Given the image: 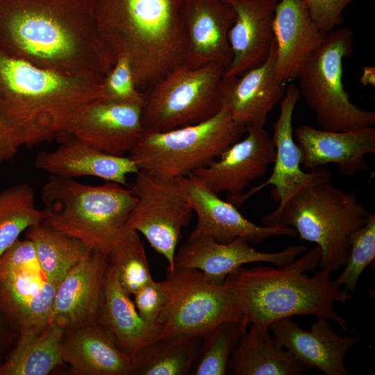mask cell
Wrapping results in <instances>:
<instances>
[{"label": "cell", "mask_w": 375, "mask_h": 375, "mask_svg": "<svg viewBox=\"0 0 375 375\" xmlns=\"http://www.w3.org/2000/svg\"><path fill=\"white\" fill-rule=\"evenodd\" d=\"M0 50L69 75L107 72L94 0H0Z\"/></svg>", "instance_id": "obj_1"}, {"label": "cell", "mask_w": 375, "mask_h": 375, "mask_svg": "<svg viewBox=\"0 0 375 375\" xmlns=\"http://www.w3.org/2000/svg\"><path fill=\"white\" fill-rule=\"evenodd\" d=\"M94 10L107 72L126 58L142 92L186 63L181 0H94Z\"/></svg>", "instance_id": "obj_2"}, {"label": "cell", "mask_w": 375, "mask_h": 375, "mask_svg": "<svg viewBox=\"0 0 375 375\" xmlns=\"http://www.w3.org/2000/svg\"><path fill=\"white\" fill-rule=\"evenodd\" d=\"M103 77L73 76L0 50V119L28 147L64 137L101 96Z\"/></svg>", "instance_id": "obj_3"}, {"label": "cell", "mask_w": 375, "mask_h": 375, "mask_svg": "<svg viewBox=\"0 0 375 375\" xmlns=\"http://www.w3.org/2000/svg\"><path fill=\"white\" fill-rule=\"evenodd\" d=\"M320 256L317 245L283 267L243 265L229 274L224 284L249 326L269 328L281 319L312 315L333 321L347 331V320L336 312L334 304L346 305L352 296L335 285L329 271L316 272Z\"/></svg>", "instance_id": "obj_4"}, {"label": "cell", "mask_w": 375, "mask_h": 375, "mask_svg": "<svg viewBox=\"0 0 375 375\" xmlns=\"http://www.w3.org/2000/svg\"><path fill=\"white\" fill-rule=\"evenodd\" d=\"M42 224L108 256L125 230L137 202L130 188L106 181L101 185L50 176L43 185Z\"/></svg>", "instance_id": "obj_5"}, {"label": "cell", "mask_w": 375, "mask_h": 375, "mask_svg": "<svg viewBox=\"0 0 375 375\" xmlns=\"http://www.w3.org/2000/svg\"><path fill=\"white\" fill-rule=\"evenodd\" d=\"M370 214L354 193L323 182L301 190L282 208L262 217L261 222L290 226L301 240L315 243L321 250L318 267L332 274L345 265L349 238Z\"/></svg>", "instance_id": "obj_6"}, {"label": "cell", "mask_w": 375, "mask_h": 375, "mask_svg": "<svg viewBox=\"0 0 375 375\" xmlns=\"http://www.w3.org/2000/svg\"><path fill=\"white\" fill-rule=\"evenodd\" d=\"M246 133L222 106L199 123L166 131L144 130L128 156L139 170L177 178L208 166Z\"/></svg>", "instance_id": "obj_7"}, {"label": "cell", "mask_w": 375, "mask_h": 375, "mask_svg": "<svg viewBox=\"0 0 375 375\" xmlns=\"http://www.w3.org/2000/svg\"><path fill=\"white\" fill-rule=\"evenodd\" d=\"M353 39L347 27L328 33L297 78L300 95L322 129L344 131L375 124V112L354 105L342 83L343 60L352 54Z\"/></svg>", "instance_id": "obj_8"}, {"label": "cell", "mask_w": 375, "mask_h": 375, "mask_svg": "<svg viewBox=\"0 0 375 375\" xmlns=\"http://www.w3.org/2000/svg\"><path fill=\"white\" fill-rule=\"evenodd\" d=\"M225 67L210 63L179 66L146 93L142 107L144 130L166 131L194 124L222 108L221 82Z\"/></svg>", "instance_id": "obj_9"}, {"label": "cell", "mask_w": 375, "mask_h": 375, "mask_svg": "<svg viewBox=\"0 0 375 375\" xmlns=\"http://www.w3.org/2000/svg\"><path fill=\"white\" fill-rule=\"evenodd\" d=\"M164 281L170 299L159 323L158 338H203L222 322L244 319L228 287L210 282L198 269L167 268Z\"/></svg>", "instance_id": "obj_10"}, {"label": "cell", "mask_w": 375, "mask_h": 375, "mask_svg": "<svg viewBox=\"0 0 375 375\" xmlns=\"http://www.w3.org/2000/svg\"><path fill=\"white\" fill-rule=\"evenodd\" d=\"M135 175L130 189L137 202L125 228L143 235L167 261V269L173 271L181 232L188 224L193 210L178 178H161L142 170Z\"/></svg>", "instance_id": "obj_11"}, {"label": "cell", "mask_w": 375, "mask_h": 375, "mask_svg": "<svg viewBox=\"0 0 375 375\" xmlns=\"http://www.w3.org/2000/svg\"><path fill=\"white\" fill-rule=\"evenodd\" d=\"M56 288L41 269L28 239H18L0 256V299L17 332L51 322Z\"/></svg>", "instance_id": "obj_12"}, {"label": "cell", "mask_w": 375, "mask_h": 375, "mask_svg": "<svg viewBox=\"0 0 375 375\" xmlns=\"http://www.w3.org/2000/svg\"><path fill=\"white\" fill-rule=\"evenodd\" d=\"M246 134L208 166L191 174L217 194L228 192L226 201L235 206L242 205L244 189L263 176L275 158L274 144L264 127L247 128Z\"/></svg>", "instance_id": "obj_13"}, {"label": "cell", "mask_w": 375, "mask_h": 375, "mask_svg": "<svg viewBox=\"0 0 375 375\" xmlns=\"http://www.w3.org/2000/svg\"><path fill=\"white\" fill-rule=\"evenodd\" d=\"M300 97L298 87L290 83L279 103L278 117L273 124L271 139L275 147V158L272 172L265 181L244 193L242 204L251 195L272 185V197L278 203L276 208H281L306 187L330 181L331 173L326 168L319 167L308 172L301 168V151L294 142L292 126L293 114Z\"/></svg>", "instance_id": "obj_14"}, {"label": "cell", "mask_w": 375, "mask_h": 375, "mask_svg": "<svg viewBox=\"0 0 375 375\" xmlns=\"http://www.w3.org/2000/svg\"><path fill=\"white\" fill-rule=\"evenodd\" d=\"M178 179L185 199L197 217V224L188 238L206 235L222 243L242 238L259 244L275 236L297 235L290 226H260L248 220L235 205L219 198L191 174Z\"/></svg>", "instance_id": "obj_15"}, {"label": "cell", "mask_w": 375, "mask_h": 375, "mask_svg": "<svg viewBox=\"0 0 375 375\" xmlns=\"http://www.w3.org/2000/svg\"><path fill=\"white\" fill-rule=\"evenodd\" d=\"M249 243L242 238L227 243L206 235L188 238L176 253L174 269H198L210 282L222 285L229 274L245 264L269 262L283 267L307 250L306 246L297 244L279 251L261 252Z\"/></svg>", "instance_id": "obj_16"}, {"label": "cell", "mask_w": 375, "mask_h": 375, "mask_svg": "<svg viewBox=\"0 0 375 375\" xmlns=\"http://www.w3.org/2000/svg\"><path fill=\"white\" fill-rule=\"evenodd\" d=\"M108 257L90 249L58 285L51 322L65 331L96 322L103 297Z\"/></svg>", "instance_id": "obj_17"}, {"label": "cell", "mask_w": 375, "mask_h": 375, "mask_svg": "<svg viewBox=\"0 0 375 375\" xmlns=\"http://www.w3.org/2000/svg\"><path fill=\"white\" fill-rule=\"evenodd\" d=\"M301 151V166L308 170L335 163L340 173L354 176L368 169L365 156L375 153V128L362 126L344 131L298 126L293 130Z\"/></svg>", "instance_id": "obj_18"}, {"label": "cell", "mask_w": 375, "mask_h": 375, "mask_svg": "<svg viewBox=\"0 0 375 375\" xmlns=\"http://www.w3.org/2000/svg\"><path fill=\"white\" fill-rule=\"evenodd\" d=\"M276 44L273 40L267 59L240 76H223L222 106L244 126L265 127L269 114L285 95V85L275 76Z\"/></svg>", "instance_id": "obj_19"}, {"label": "cell", "mask_w": 375, "mask_h": 375, "mask_svg": "<svg viewBox=\"0 0 375 375\" xmlns=\"http://www.w3.org/2000/svg\"><path fill=\"white\" fill-rule=\"evenodd\" d=\"M142 107L99 99L79 115L68 135L108 154L125 156L135 147L144 130Z\"/></svg>", "instance_id": "obj_20"}, {"label": "cell", "mask_w": 375, "mask_h": 375, "mask_svg": "<svg viewBox=\"0 0 375 375\" xmlns=\"http://www.w3.org/2000/svg\"><path fill=\"white\" fill-rule=\"evenodd\" d=\"M188 38L186 63L198 67L217 63L226 68L232 58L228 34L235 17L223 0H181Z\"/></svg>", "instance_id": "obj_21"}, {"label": "cell", "mask_w": 375, "mask_h": 375, "mask_svg": "<svg viewBox=\"0 0 375 375\" xmlns=\"http://www.w3.org/2000/svg\"><path fill=\"white\" fill-rule=\"evenodd\" d=\"M276 44L275 76L284 85L297 79L304 64L326 35L312 19L304 0L277 2L272 24Z\"/></svg>", "instance_id": "obj_22"}, {"label": "cell", "mask_w": 375, "mask_h": 375, "mask_svg": "<svg viewBox=\"0 0 375 375\" xmlns=\"http://www.w3.org/2000/svg\"><path fill=\"white\" fill-rule=\"evenodd\" d=\"M269 329L307 369L317 368L326 375H347L345 356L361 340L358 336L339 335L324 317H317L310 331L302 329L290 318L274 322Z\"/></svg>", "instance_id": "obj_23"}, {"label": "cell", "mask_w": 375, "mask_h": 375, "mask_svg": "<svg viewBox=\"0 0 375 375\" xmlns=\"http://www.w3.org/2000/svg\"><path fill=\"white\" fill-rule=\"evenodd\" d=\"M235 14L228 38L231 63L224 76H240L261 65L274 40L273 20L276 0H223Z\"/></svg>", "instance_id": "obj_24"}, {"label": "cell", "mask_w": 375, "mask_h": 375, "mask_svg": "<svg viewBox=\"0 0 375 375\" xmlns=\"http://www.w3.org/2000/svg\"><path fill=\"white\" fill-rule=\"evenodd\" d=\"M53 151H43L34 160L36 168L51 176L74 178L92 176L125 186L127 177L139 169L129 156L105 153L72 135Z\"/></svg>", "instance_id": "obj_25"}, {"label": "cell", "mask_w": 375, "mask_h": 375, "mask_svg": "<svg viewBox=\"0 0 375 375\" xmlns=\"http://www.w3.org/2000/svg\"><path fill=\"white\" fill-rule=\"evenodd\" d=\"M130 296L122 287L115 269L108 263L96 322L132 360L143 348L158 338L160 329L140 317Z\"/></svg>", "instance_id": "obj_26"}, {"label": "cell", "mask_w": 375, "mask_h": 375, "mask_svg": "<svg viewBox=\"0 0 375 375\" xmlns=\"http://www.w3.org/2000/svg\"><path fill=\"white\" fill-rule=\"evenodd\" d=\"M61 356L76 375H130L131 360L96 322L64 332Z\"/></svg>", "instance_id": "obj_27"}, {"label": "cell", "mask_w": 375, "mask_h": 375, "mask_svg": "<svg viewBox=\"0 0 375 375\" xmlns=\"http://www.w3.org/2000/svg\"><path fill=\"white\" fill-rule=\"evenodd\" d=\"M228 365L235 375H299L307 367L282 346L267 328L249 325Z\"/></svg>", "instance_id": "obj_28"}, {"label": "cell", "mask_w": 375, "mask_h": 375, "mask_svg": "<svg viewBox=\"0 0 375 375\" xmlns=\"http://www.w3.org/2000/svg\"><path fill=\"white\" fill-rule=\"evenodd\" d=\"M63 334L52 322L20 329L15 344L0 365V375H47L65 365L61 356Z\"/></svg>", "instance_id": "obj_29"}, {"label": "cell", "mask_w": 375, "mask_h": 375, "mask_svg": "<svg viewBox=\"0 0 375 375\" xmlns=\"http://www.w3.org/2000/svg\"><path fill=\"white\" fill-rule=\"evenodd\" d=\"M202 338L174 335L158 338L131 360L130 375H185L192 370Z\"/></svg>", "instance_id": "obj_30"}, {"label": "cell", "mask_w": 375, "mask_h": 375, "mask_svg": "<svg viewBox=\"0 0 375 375\" xmlns=\"http://www.w3.org/2000/svg\"><path fill=\"white\" fill-rule=\"evenodd\" d=\"M25 235L34 246L46 278L56 287L90 249L81 241L42 223L28 228Z\"/></svg>", "instance_id": "obj_31"}, {"label": "cell", "mask_w": 375, "mask_h": 375, "mask_svg": "<svg viewBox=\"0 0 375 375\" xmlns=\"http://www.w3.org/2000/svg\"><path fill=\"white\" fill-rule=\"evenodd\" d=\"M33 188L20 183L0 191V256L28 228L42 222Z\"/></svg>", "instance_id": "obj_32"}, {"label": "cell", "mask_w": 375, "mask_h": 375, "mask_svg": "<svg viewBox=\"0 0 375 375\" xmlns=\"http://www.w3.org/2000/svg\"><path fill=\"white\" fill-rule=\"evenodd\" d=\"M249 324L244 319L230 320L215 326L202 339L192 368L194 375H224L230 358Z\"/></svg>", "instance_id": "obj_33"}, {"label": "cell", "mask_w": 375, "mask_h": 375, "mask_svg": "<svg viewBox=\"0 0 375 375\" xmlns=\"http://www.w3.org/2000/svg\"><path fill=\"white\" fill-rule=\"evenodd\" d=\"M107 257L122 287L130 295L153 280L144 243L136 231L125 228Z\"/></svg>", "instance_id": "obj_34"}, {"label": "cell", "mask_w": 375, "mask_h": 375, "mask_svg": "<svg viewBox=\"0 0 375 375\" xmlns=\"http://www.w3.org/2000/svg\"><path fill=\"white\" fill-rule=\"evenodd\" d=\"M349 253L344 269L335 279V286L352 292L365 269L375 260V215L349 238Z\"/></svg>", "instance_id": "obj_35"}, {"label": "cell", "mask_w": 375, "mask_h": 375, "mask_svg": "<svg viewBox=\"0 0 375 375\" xmlns=\"http://www.w3.org/2000/svg\"><path fill=\"white\" fill-rule=\"evenodd\" d=\"M144 98L145 93L138 89L128 60L117 58L103 77L100 99L142 106Z\"/></svg>", "instance_id": "obj_36"}, {"label": "cell", "mask_w": 375, "mask_h": 375, "mask_svg": "<svg viewBox=\"0 0 375 375\" xmlns=\"http://www.w3.org/2000/svg\"><path fill=\"white\" fill-rule=\"evenodd\" d=\"M133 296V303L140 317L149 324L160 327V319L170 299L165 281H156L153 279Z\"/></svg>", "instance_id": "obj_37"}, {"label": "cell", "mask_w": 375, "mask_h": 375, "mask_svg": "<svg viewBox=\"0 0 375 375\" xmlns=\"http://www.w3.org/2000/svg\"><path fill=\"white\" fill-rule=\"evenodd\" d=\"M310 15L324 34L344 24V10L356 0H304Z\"/></svg>", "instance_id": "obj_38"}, {"label": "cell", "mask_w": 375, "mask_h": 375, "mask_svg": "<svg viewBox=\"0 0 375 375\" xmlns=\"http://www.w3.org/2000/svg\"><path fill=\"white\" fill-rule=\"evenodd\" d=\"M18 332L9 318L0 299V365L12 349Z\"/></svg>", "instance_id": "obj_39"}, {"label": "cell", "mask_w": 375, "mask_h": 375, "mask_svg": "<svg viewBox=\"0 0 375 375\" xmlns=\"http://www.w3.org/2000/svg\"><path fill=\"white\" fill-rule=\"evenodd\" d=\"M21 147L14 132L0 119V169L6 161L17 154Z\"/></svg>", "instance_id": "obj_40"}, {"label": "cell", "mask_w": 375, "mask_h": 375, "mask_svg": "<svg viewBox=\"0 0 375 375\" xmlns=\"http://www.w3.org/2000/svg\"><path fill=\"white\" fill-rule=\"evenodd\" d=\"M360 83L363 85H375V69L374 66H365L360 77Z\"/></svg>", "instance_id": "obj_41"}]
</instances>
